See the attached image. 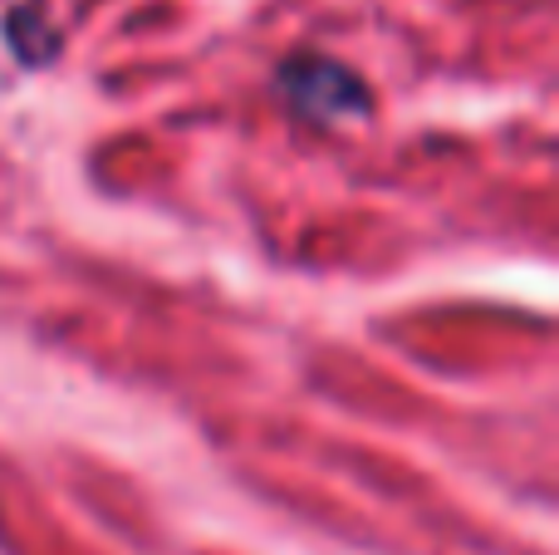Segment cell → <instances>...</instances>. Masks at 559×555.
<instances>
[{
	"mask_svg": "<svg viewBox=\"0 0 559 555\" xmlns=\"http://www.w3.org/2000/svg\"><path fill=\"white\" fill-rule=\"evenodd\" d=\"M280 88L285 98L314 123H354V118L368 114V88L354 69H344L338 59H289L280 69Z\"/></svg>",
	"mask_w": 559,
	"mask_h": 555,
	"instance_id": "obj_1",
	"label": "cell"
}]
</instances>
